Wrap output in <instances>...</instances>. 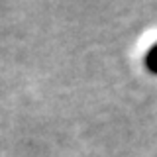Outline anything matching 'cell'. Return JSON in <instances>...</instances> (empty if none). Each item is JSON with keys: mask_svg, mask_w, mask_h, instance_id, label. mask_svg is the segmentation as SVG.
<instances>
[{"mask_svg": "<svg viewBox=\"0 0 157 157\" xmlns=\"http://www.w3.org/2000/svg\"><path fill=\"white\" fill-rule=\"evenodd\" d=\"M145 63L153 73H157V45H153L149 49V53H147V57H145Z\"/></svg>", "mask_w": 157, "mask_h": 157, "instance_id": "1", "label": "cell"}]
</instances>
